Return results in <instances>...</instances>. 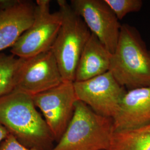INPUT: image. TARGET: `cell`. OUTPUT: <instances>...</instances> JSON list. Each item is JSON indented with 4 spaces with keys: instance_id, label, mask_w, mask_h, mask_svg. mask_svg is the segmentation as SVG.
<instances>
[{
    "instance_id": "obj_1",
    "label": "cell",
    "mask_w": 150,
    "mask_h": 150,
    "mask_svg": "<svg viewBox=\"0 0 150 150\" xmlns=\"http://www.w3.org/2000/svg\"><path fill=\"white\" fill-rule=\"evenodd\" d=\"M0 125L30 149L50 150L54 141L32 96L22 91L0 97Z\"/></svg>"
},
{
    "instance_id": "obj_2",
    "label": "cell",
    "mask_w": 150,
    "mask_h": 150,
    "mask_svg": "<svg viewBox=\"0 0 150 150\" xmlns=\"http://www.w3.org/2000/svg\"><path fill=\"white\" fill-rule=\"evenodd\" d=\"M109 71L128 90L150 87V51L134 26L121 25Z\"/></svg>"
},
{
    "instance_id": "obj_3",
    "label": "cell",
    "mask_w": 150,
    "mask_h": 150,
    "mask_svg": "<svg viewBox=\"0 0 150 150\" xmlns=\"http://www.w3.org/2000/svg\"><path fill=\"white\" fill-rule=\"evenodd\" d=\"M113 132L112 118L97 114L78 101L64 134L50 150H108Z\"/></svg>"
},
{
    "instance_id": "obj_4",
    "label": "cell",
    "mask_w": 150,
    "mask_h": 150,
    "mask_svg": "<svg viewBox=\"0 0 150 150\" xmlns=\"http://www.w3.org/2000/svg\"><path fill=\"white\" fill-rule=\"evenodd\" d=\"M62 16L59 31L51 47L64 81H75L81 53L91 36L85 23L65 0H57Z\"/></svg>"
},
{
    "instance_id": "obj_5",
    "label": "cell",
    "mask_w": 150,
    "mask_h": 150,
    "mask_svg": "<svg viewBox=\"0 0 150 150\" xmlns=\"http://www.w3.org/2000/svg\"><path fill=\"white\" fill-rule=\"evenodd\" d=\"M50 0L36 1L32 25L12 47V54L28 59L51 49L62 23L59 11L51 12Z\"/></svg>"
},
{
    "instance_id": "obj_6",
    "label": "cell",
    "mask_w": 150,
    "mask_h": 150,
    "mask_svg": "<svg viewBox=\"0 0 150 150\" xmlns=\"http://www.w3.org/2000/svg\"><path fill=\"white\" fill-rule=\"evenodd\" d=\"M32 97L35 106L43 114L54 139L59 141L72 118L79 101L74 82L63 81L59 86Z\"/></svg>"
},
{
    "instance_id": "obj_7",
    "label": "cell",
    "mask_w": 150,
    "mask_h": 150,
    "mask_svg": "<svg viewBox=\"0 0 150 150\" xmlns=\"http://www.w3.org/2000/svg\"><path fill=\"white\" fill-rule=\"evenodd\" d=\"M74 86L79 101L97 114L112 119L127 91L110 71L87 80L74 82Z\"/></svg>"
},
{
    "instance_id": "obj_8",
    "label": "cell",
    "mask_w": 150,
    "mask_h": 150,
    "mask_svg": "<svg viewBox=\"0 0 150 150\" xmlns=\"http://www.w3.org/2000/svg\"><path fill=\"white\" fill-rule=\"evenodd\" d=\"M70 5L90 31L113 54L121 25L104 0H72Z\"/></svg>"
},
{
    "instance_id": "obj_9",
    "label": "cell",
    "mask_w": 150,
    "mask_h": 150,
    "mask_svg": "<svg viewBox=\"0 0 150 150\" xmlns=\"http://www.w3.org/2000/svg\"><path fill=\"white\" fill-rule=\"evenodd\" d=\"M63 81L56 59L50 50L27 59L15 90L33 96L59 86Z\"/></svg>"
},
{
    "instance_id": "obj_10",
    "label": "cell",
    "mask_w": 150,
    "mask_h": 150,
    "mask_svg": "<svg viewBox=\"0 0 150 150\" xmlns=\"http://www.w3.org/2000/svg\"><path fill=\"white\" fill-rule=\"evenodd\" d=\"M36 2L3 0L0 3V53L11 47L32 25Z\"/></svg>"
},
{
    "instance_id": "obj_11",
    "label": "cell",
    "mask_w": 150,
    "mask_h": 150,
    "mask_svg": "<svg viewBox=\"0 0 150 150\" xmlns=\"http://www.w3.org/2000/svg\"><path fill=\"white\" fill-rule=\"evenodd\" d=\"M113 120L114 131L150 124V86L126 91Z\"/></svg>"
},
{
    "instance_id": "obj_12",
    "label": "cell",
    "mask_w": 150,
    "mask_h": 150,
    "mask_svg": "<svg viewBox=\"0 0 150 150\" xmlns=\"http://www.w3.org/2000/svg\"><path fill=\"white\" fill-rule=\"evenodd\" d=\"M112 54L100 41L91 33L79 60L74 82L87 80L108 72Z\"/></svg>"
},
{
    "instance_id": "obj_13",
    "label": "cell",
    "mask_w": 150,
    "mask_h": 150,
    "mask_svg": "<svg viewBox=\"0 0 150 150\" xmlns=\"http://www.w3.org/2000/svg\"><path fill=\"white\" fill-rule=\"evenodd\" d=\"M108 150H150V124L114 131Z\"/></svg>"
},
{
    "instance_id": "obj_14",
    "label": "cell",
    "mask_w": 150,
    "mask_h": 150,
    "mask_svg": "<svg viewBox=\"0 0 150 150\" xmlns=\"http://www.w3.org/2000/svg\"><path fill=\"white\" fill-rule=\"evenodd\" d=\"M27 59L0 53V97L15 90L22 69Z\"/></svg>"
},
{
    "instance_id": "obj_15",
    "label": "cell",
    "mask_w": 150,
    "mask_h": 150,
    "mask_svg": "<svg viewBox=\"0 0 150 150\" xmlns=\"http://www.w3.org/2000/svg\"><path fill=\"white\" fill-rule=\"evenodd\" d=\"M118 20L127 14L140 11L143 5L141 0H104Z\"/></svg>"
},
{
    "instance_id": "obj_16",
    "label": "cell",
    "mask_w": 150,
    "mask_h": 150,
    "mask_svg": "<svg viewBox=\"0 0 150 150\" xmlns=\"http://www.w3.org/2000/svg\"><path fill=\"white\" fill-rule=\"evenodd\" d=\"M0 150H38L35 149H30L21 144L12 134H8L2 142Z\"/></svg>"
},
{
    "instance_id": "obj_17",
    "label": "cell",
    "mask_w": 150,
    "mask_h": 150,
    "mask_svg": "<svg viewBox=\"0 0 150 150\" xmlns=\"http://www.w3.org/2000/svg\"><path fill=\"white\" fill-rule=\"evenodd\" d=\"M9 134H10L8 131L7 130V129L4 127L2 125H0V147L2 142Z\"/></svg>"
},
{
    "instance_id": "obj_18",
    "label": "cell",
    "mask_w": 150,
    "mask_h": 150,
    "mask_svg": "<svg viewBox=\"0 0 150 150\" xmlns=\"http://www.w3.org/2000/svg\"><path fill=\"white\" fill-rule=\"evenodd\" d=\"M2 1H3V0H0V3H1V2H2Z\"/></svg>"
}]
</instances>
